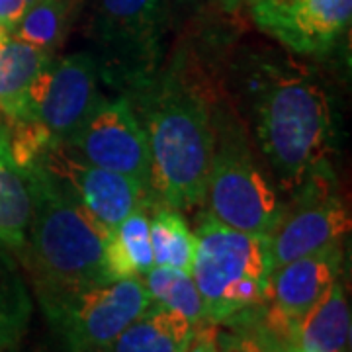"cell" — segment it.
Returning a JSON list of instances; mask_svg holds the SVG:
<instances>
[{
  "instance_id": "cell-1",
  "label": "cell",
  "mask_w": 352,
  "mask_h": 352,
  "mask_svg": "<svg viewBox=\"0 0 352 352\" xmlns=\"http://www.w3.org/2000/svg\"><path fill=\"white\" fill-rule=\"evenodd\" d=\"M133 102L151 153L155 206L178 212L200 206L214 151V112L200 76L180 55Z\"/></svg>"
},
{
  "instance_id": "cell-2",
  "label": "cell",
  "mask_w": 352,
  "mask_h": 352,
  "mask_svg": "<svg viewBox=\"0 0 352 352\" xmlns=\"http://www.w3.org/2000/svg\"><path fill=\"white\" fill-rule=\"evenodd\" d=\"M22 168L32 196L22 258L34 278L39 303L106 282L102 258L108 231L39 157Z\"/></svg>"
},
{
  "instance_id": "cell-3",
  "label": "cell",
  "mask_w": 352,
  "mask_h": 352,
  "mask_svg": "<svg viewBox=\"0 0 352 352\" xmlns=\"http://www.w3.org/2000/svg\"><path fill=\"white\" fill-rule=\"evenodd\" d=\"M252 116L261 149L286 188L327 168L333 110L314 78L268 67L254 85Z\"/></svg>"
},
{
  "instance_id": "cell-4",
  "label": "cell",
  "mask_w": 352,
  "mask_h": 352,
  "mask_svg": "<svg viewBox=\"0 0 352 352\" xmlns=\"http://www.w3.org/2000/svg\"><path fill=\"white\" fill-rule=\"evenodd\" d=\"M194 237L190 274L204 300L208 323L219 327L263 309L272 270L266 237L221 226L208 214L200 215Z\"/></svg>"
},
{
  "instance_id": "cell-5",
  "label": "cell",
  "mask_w": 352,
  "mask_h": 352,
  "mask_svg": "<svg viewBox=\"0 0 352 352\" xmlns=\"http://www.w3.org/2000/svg\"><path fill=\"white\" fill-rule=\"evenodd\" d=\"M164 0H98L92 53L100 80L133 100L161 71Z\"/></svg>"
},
{
  "instance_id": "cell-6",
  "label": "cell",
  "mask_w": 352,
  "mask_h": 352,
  "mask_svg": "<svg viewBox=\"0 0 352 352\" xmlns=\"http://www.w3.org/2000/svg\"><path fill=\"white\" fill-rule=\"evenodd\" d=\"M206 214L221 226L268 237L276 226V192L252 159L247 135L233 120L214 116V151L206 178Z\"/></svg>"
},
{
  "instance_id": "cell-7",
  "label": "cell",
  "mask_w": 352,
  "mask_h": 352,
  "mask_svg": "<svg viewBox=\"0 0 352 352\" xmlns=\"http://www.w3.org/2000/svg\"><path fill=\"white\" fill-rule=\"evenodd\" d=\"M151 305L141 278L98 282L41 303L65 351L100 352Z\"/></svg>"
},
{
  "instance_id": "cell-8",
  "label": "cell",
  "mask_w": 352,
  "mask_h": 352,
  "mask_svg": "<svg viewBox=\"0 0 352 352\" xmlns=\"http://www.w3.org/2000/svg\"><path fill=\"white\" fill-rule=\"evenodd\" d=\"M327 166L292 190V201L280 208L276 226L266 237L272 268L342 243L351 231L349 208L335 194Z\"/></svg>"
},
{
  "instance_id": "cell-9",
  "label": "cell",
  "mask_w": 352,
  "mask_h": 352,
  "mask_svg": "<svg viewBox=\"0 0 352 352\" xmlns=\"http://www.w3.org/2000/svg\"><path fill=\"white\" fill-rule=\"evenodd\" d=\"M87 163L129 176L151 190V153L138 108L126 96H102L87 122L63 143Z\"/></svg>"
},
{
  "instance_id": "cell-10",
  "label": "cell",
  "mask_w": 352,
  "mask_h": 352,
  "mask_svg": "<svg viewBox=\"0 0 352 352\" xmlns=\"http://www.w3.org/2000/svg\"><path fill=\"white\" fill-rule=\"evenodd\" d=\"M100 98V75L92 53L65 55L53 59L38 76L30 96L28 124L38 126L53 145L67 143Z\"/></svg>"
},
{
  "instance_id": "cell-11",
  "label": "cell",
  "mask_w": 352,
  "mask_h": 352,
  "mask_svg": "<svg viewBox=\"0 0 352 352\" xmlns=\"http://www.w3.org/2000/svg\"><path fill=\"white\" fill-rule=\"evenodd\" d=\"M39 159L75 192L85 210L106 231L122 223L133 212H151L155 206L151 192L133 178L87 163L63 143L47 147Z\"/></svg>"
},
{
  "instance_id": "cell-12",
  "label": "cell",
  "mask_w": 352,
  "mask_h": 352,
  "mask_svg": "<svg viewBox=\"0 0 352 352\" xmlns=\"http://www.w3.org/2000/svg\"><path fill=\"white\" fill-rule=\"evenodd\" d=\"M342 258V243H337L272 268L261 309L264 325L289 342L298 321L340 278Z\"/></svg>"
},
{
  "instance_id": "cell-13",
  "label": "cell",
  "mask_w": 352,
  "mask_h": 352,
  "mask_svg": "<svg viewBox=\"0 0 352 352\" xmlns=\"http://www.w3.org/2000/svg\"><path fill=\"white\" fill-rule=\"evenodd\" d=\"M254 24L302 55L329 51L351 22L352 0H252Z\"/></svg>"
},
{
  "instance_id": "cell-14",
  "label": "cell",
  "mask_w": 352,
  "mask_h": 352,
  "mask_svg": "<svg viewBox=\"0 0 352 352\" xmlns=\"http://www.w3.org/2000/svg\"><path fill=\"white\" fill-rule=\"evenodd\" d=\"M53 61V53L0 32V118L8 126L30 122V96L38 76Z\"/></svg>"
},
{
  "instance_id": "cell-15",
  "label": "cell",
  "mask_w": 352,
  "mask_h": 352,
  "mask_svg": "<svg viewBox=\"0 0 352 352\" xmlns=\"http://www.w3.org/2000/svg\"><path fill=\"white\" fill-rule=\"evenodd\" d=\"M349 340L351 307L339 278L298 321L288 344L300 352H344Z\"/></svg>"
},
{
  "instance_id": "cell-16",
  "label": "cell",
  "mask_w": 352,
  "mask_h": 352,
  "mask_svg": "<svg viewBox=\"0 0 352 352\" xmlns=\"http://www.w3.org/2000/svg\"><path fill=\"white\" fill-rule=\"evenodd\" d=\"M32 217V196L24 168L12 153V133L0 122V245L22 256Z\"/></svg>"
},
{
  "instance_id": "cell-17",
  "label": "cell",
  "mask_w": 352,
  "mask_h": 352,
  "mask_svg": "<svg viewBox=\"0 0 352 352\" xmlns=\"http://www.w3.org/2000/svg\"><path fill=\"white\" fill-rule=\"evenodd\" d=\"M196 329L184 315L151 303L100 352H186Z\"/></svg>"
},
{
  "instance_id": "cell-18",
  "label": "cell",
  "mask_w": 352,
  "mask_h": 352,
  "mask_svg": "<svg viewBox=\"0 0 352 352\" xmlns=\"http://www.w3.org/2000/svg\"><path fill=\"white\" fill-rule=\"evenodd\" d=\"M153 266L149 212L139 210L110 229L104 241V280L143 278Z\"/></svg>"
},
{
  "instance_id": "cell-19",
  "label": "cell",
  "mask_w": 352,
  "mask_h": 352,
  "mask_svg": "<svg viewBox=\"0 0 352 352\" xmlns=\"http://www.w3.org/2000/svg\"><path fill=\"white\" fill-rule=\"evenodd\" d=\"M32 294L14 261L0 245V352H18L32 319Z\"/></svg>"
},
{
  "instance_id": "cell-20",
  "label": "cell",
  "mask_w": 352,
  "mask_h": 352,
  "mask_svg": "<svg viewBox=\"0 0 352 352\" xmlns=\"http://www.w3.org/2000/svg\"><path fill=\"white\" fill-rule=\"evenodd\" d=\"M149 215V239H151L153 264L192 272L196 237L182 212L166 206H153Z\"/></svg>"
},
{
  "instance_id": "cell-21",
  "label": "cell",
  "mask_w": 352,
  "mask_h": 352,
  "mask_svg": "<svg viewBox=\"0 0 352 352\" xmlns=\"http://www.w3.org/2000/svg\"><path fill=\"white\" fill-rule=\"evenodd\" d=\"M141 280L147 288L151 303L178 311L180 315H184L190 323H194L196 327L208 323L204 300H201L200 292L196 288V282H194L192 274L180 272L175 268L153 266Z\"/></svg>"
},
{
  "instance_id": "cell-22",
  "label": "cell",
  "mask_w": 352,
  "mask_h": 352,
  "mask_svg": "<svg viewBox=\"0 0 352 352\" xmlns=\"http://www.w3.org/2000/svg\"><path fill=\"white\" fill-rule=\"evenodd\" d=\"M67 22L69 0H32L10 34L30 45L53 53L65 38Z\"/></svg>"
},
{
  "instance_id": "cell-23",
  "label": "cell",
  "mask_w": 352,
  "mask_h": 352,
  "mask_svg": "<svg viewBox=\"0 0 352 352\" xmlns=\"http://www.w3.org/2000/svg\"><path fill=\"white\" fill-rule=\"evenodd\" d=\"M223 327L227 331L217 327V340L223 352H292L286 340L264 325L261 309L241 315Z\"/></svg>"
},
{
  "instance_id": "cell-24",
  "label": "cell",
  "mask_w": 352,
  "mask_h": 352,
  "mask_svg": "<svg viewBox=\"0 0 352 352\" xmlns=\"http://www.w3.org/2000/svg\"><path fill=\"white\" fill-rule=\"evenodd\" d=\"M186 352H223L217 340V325L214 323H204L196 329L194 339L190 342Z\"/></svg>"
},
{
  "instance_id": "cell-25",
  "label": "cell",
  "mask_w": 352,
  "mask_h": 352,
  "mask_svg": "<svg viewBox=\"0 0 352 352\" xmlns=\"http://www.w3.org/2000/svg\"><path fill=\"white\" fill-rule=\"evenodd\" d=\"M32 0H0V28L12 32Z\"/></svg>"
},
{
  "instance_id": "cell-26",
  "label": "cell",
  "mask_w": 352,
  "mask_h": 352,
  "mask_svg": "<svg viewBox=\"0 0 352 352\" xmlns=\"http://www.w3.org/2000/svg\"><path fill=\"white\" fill-rule=\"evenodd\" d=\"M252 0H219V4L229 10V12H235V10H239L241 6H249Z\"/></svg>"
},
{
  "instance_id": "cell-27",
  "label": "cell",
  "mask_w": 352,
  "mask_h": 352,
  "mask_svg": "<svg viewBox=\"0 0 352 352\" xmlns=\"http://www.w3.org/2000/svg\"><path fill=\"white\" fill-rule=\"evenodd\" d=\"M289 349H292V346H289ZM292 352H300V351H296V349H292Z\"/></svg>"
},
{
  "instance_id": "cell-28",
  "label": "cell",
  "mask_w": 352,
  "mask_h": 352,
  "mask_svg": "<svg viewBox=\"0 0 352 352\" xmlns=\"http://www.w3.org/2000/svg\"><path fill=\"white\" fill-rule=\"evenodd\" d=\"M65 352H78V351H65Z\"/></svg>"
},
{
  "instance_id": "cell-29",
  "label": "cell",
  "mask_w": 352,
  "mask_h": 352,
  "mask_svg": "<svg viewBox=\"0 0 352 352\" xmlns=\"http://www.w3.org/2000/svg\"><path fill=\"white\" fill-rule=\"evenodd\" d=\"M0 32H4V30H2V28H0Z\"/></svg>"
},
{
  "instance_id": "cell-30",
  "label": "cell",
  "mask_w": 352,
  "mask_h": 352,
  "mask_svg": "<svg viewBox=\"0 0 352 352\" xmlns=\"http://www.w3.org/2000/svg\"><path fill=\"white\" fill-rule=\"evenodd\" d=\"M184 2H190V0H184Z\"/></svg>"
}]
</instances>
